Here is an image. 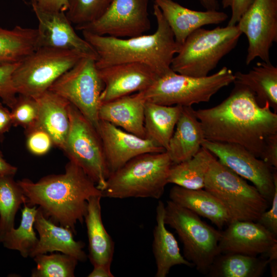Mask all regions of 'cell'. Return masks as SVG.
Wrapping results in <instances>:
<instances>
[{"label":"cell","mask_w":277,"mask_h":277,"mask_svg":"<svg viewBox=\"0 0 277 277\" xmlns=\"http://www.w3.org/2000/svg\"><path fill=\"white\" fill-rule=\"evenodd\" d=\"M219 104L195 110L205 139L240 145L260 158L268 136L277 133V113L268 103H258L253 93L238 84Z\"/></svg>","instance_id":"6da1fadb"},{"label":"cell","mask_w":277,"mask_h":277,"mask_svg":"<svg viewBox=\"0 0 277 277\" xmlns=\"http://www.w3.org/2000/svg\"><path fill=\"white\" fill-rule=\"evenodd\" d=\"M17 182L27 205H38L47 218L71 229L75 234L77 223L84 221L89 198L104 197L103 192L83 169L70 161L64 173L45 176L36 182L28 179Z\"/></svg>","instance_id":"7a4b0ae2"},{"label":"cell","mask_w":277,"mask_h":277,"mask_svg":"<svg viewBox=\"0 0 277 277\" xmlns=\"http://www.w3.org/2000/svg\"><path fill=\"white\" fill-rule=\"evenodd\" d=\"M157 23L152 34L117 38L82 31L84 38L95 51L98 69L125 63H139L149 67L160 77L171 70L172 60L180 47L173 33L157 5H153Z\"/></svg>","instance_id":"3957f363"},{"label":"cell","mask_w":277,"mask_h":277,"mask_svg":"<svg viewBox=\"0 0 277 277\" xmlns=\"http://www.w3.org/2000/svg\"><path fill=\"white\" fill-rule=\"evenodd\" d=\"M172 161L165 151L134 157L109 175L104 197L159 199L168 182Z\"/></svg>","instance_id":"277c9868"},{"label":"cell","mask_w":277,"mask_h":277,"mask_svg":"<svg viewBox=\"0 0 277 277\" xmlns=\"http://www.w3.org/2000/svg\"><path fill=\"white\" fill-rule=\"evenodd\" d=\"M242 32L238 26L199 28L191 33L173 57L171 69L192 77H205L237 45Z\"/></svg>","instance_id":"5b68a950"},{"label":"cell","mask_w":277,"mask_h":277,"mask_svg":"<svg viewBox=\"0 0 277 277\" xmlns=\"http://www.w3.org/2000/svg\"><path fill=\"white\" fill-rule=\"evenodd\" d=\"M234 80V73L227 67L212 75L200 77L179 74L171 69L140 92L146 102L192 106L208 102L214 94Z\"/></svg>","instance_id":"8992f818"},{"label":"cell","mask_w":277,"mask_h":277,"mask_svg":"<svg viewBox=\"0 0 277 277\" xmlns=\"http://www.w3.org/2000/svg\"><path fill=\"white\" fill-rule=\"evenodd\" d=\"M204 189L211 193L227 210L231 222H256L270 203L253 185L217 159L211 164Z\"/></svg>","instance_id":"52a82bcc"},{"label":"cell","mask_w":277,"mask_h":277,"mask_svg":"<svg viewBox=\"0 0 277 277\" xmlns=\"http://www.w3.org/2000/svg\"><path fill=\"white\" fill-rule=\"evenodd\" d=\"M164 222L175 230L183 246V256L197 271L207 275L219 255L221 231L202 221L200 216L171 200L165 205Z\"/></svg>","instance_id":"ba28073f"},{"label":"cell","mask_w":277,"mask_h":277,"mask_svg":"<svg viewBox=\"0 0 277 277\" xmlns=\"http://www.w3.org/2000/svg\"><path fill=\"white\" fill-rule=\"evenodd\" d=\"M84 56L73 50L38 48L18 63L12 75L14 87L17 94L35 98Z\"/></svg>","instance_id":"9c48e42d"},{"label":"cell","mask_w":277,"mask_h":277,"mask_svg":"<svg viewBox=\"0 0 277 277\" xmlns=\"http://www.w3.org/2000/svg\"><path fill=\"white\" fill-rule=\"evenodd\" d=\"M69 113L70 126L63 151L103 192L109 173L100 137L93 125L71 104Z\"/></svg>","instance_id":"30bf717a"},{"label":"cell","mask_w":277,"mask_h":277,"mask_svg":"<svg viewBox=\"0 0 277 277\" xmlns=\"http://www.w3.org/2000/svg\"><path fill=\"white\" fill-rule=\"evenodd\" d=\"M104 86L96 60L84 56L60 76L48 90L75 106L96 129Z\"/></svg>","instance_id":"8fae6325"},{"label":"cell","mask_w":277,"mask_h":277,"mask_svg":"<svg viewBox=\"0 0 277 277\" xmlns=\"http://www.w3.org/2000/svg\"><path fill=\"white\" fill-rule=\"evenodd\" d=\"M202 147L209 150L223 165L251 182L271 203L277 187L276 169L270 167L262 160L238 144L205 139Z\"/></svg>","instance_id":"7c38bea8"},{"label":"cell","mask_w":277,"mask_h":277,"mask_svg":"<svg viewBox=\"0 0 277 277\" xmlns=\"http://www.w3.org/2000/svg\"><path fill=\"white\" fill-rule=\"evenodd\" d=\"M149 0H113L104 13L91 23L77 26L76 30L117 38L144 34L151 28Z\"/></svg>","instance_id":"4fadbf2b"},{"label":"cell","mask_w":277,"mask_h":277,"mask_svg":"<svg viewBox=\"0 0 277 277\" xmlns=\"http://www.w3.org/2000/svg\"><path fill=\"white\" fill-rule=\"evenodd\" d=\"M236 25L248 41L246 64L255 58L270 61V49L277 41V0H253Z\"/></svg>","instance_id":"5bb4252c"},{"label":"cell","mask_w":277,"mask_h":277,"mask_svg":"<svg viewBox=\"0 0 277 277\" xmlns=\"http://www.w3.org/2000/svg\"><path fill=\"white\" fill-rule=\"evenodd\" d=\"M31 4L38 24L37 49L50 47L73 50L97 60L93 48L77 34L65 12L43 9L35 0H31Z\"/></svg>","instance_id":"9a60e30c"},{"label":"cell","mask_w":277,"mask_h":277,"mask_svg":"<svg viewBox=\"0 0 277 277\" xmlns=\"http://www.w3.org/2000/svg\"><path fill=\"white\" fill-rule=\"evenodd\" d=\"M96 130L109 175L139 155L166 151L152 141L128 132L107 121L100 120Z\"/></svg>","instance_id":"2e32d148"},{"label":"cell","mask_w":277,"mask_h":277,"mask_svg":"<svg viewBox=\"0 0 277 277\" xmlns=\"http://www.w3.org/2000/svg\"><path fill=\"white\" fill-rule=\"evenodd\" d=\"M98 70L104 86L101 103L144 91L159 77L149 67L139 63L118 64Z\"/></svg>","instance_id":"e0dca14e"},{"label":"cell","mask_w":277,"mask_h":277,"mask_svg":"<svg viewBox=\"0 0 277 277\" xmlns=\"http://www.w3.org/2000/svg\"><path fill=\"white\" fill-rule=\"evenodd\" d=\"M221 231L219 253H240L266 256L277 244L276 236L256 222L234 221Z\"/></svg>","instance_id":"ac0fdd59"},{"label":"cell","mask_w":277,"mask_h":277,"mask_svg":"<svg viewBox=\"0 0 277 277\" xmlns=\"http://www.w3.org/2000/svg\"><path fill=\"white\" fill-rule=\"evenodd\" d=\"M171 28L180 47L193 31L202 27L219 24L228 18L218 10L195 11L184 7L172 0H154Z\"/></svg>","instance_id":"d6986e66"},{"label":"cell","mask_w":277,"mask_h":277,"mask_svg":"<svg viewBox=\"0 0 277 277\" xmlns=\"http://www.w3.org/2000/svg\"><path fill=\"white\" fill-rule=\"evenodd\" d=\"M34 228L37 231L39 238L30 257L33 258L38 254L59 251L75 258L78 262L87 260V255L83 250L85 244L74 240L75 234L71 229L58 225L47 218L39 207Z\"/></svg>","instance_id":"ffe728a7"},{"label":"cell","mask_w":277,"mask_h":277,"mask_svg":"<svg viewBox=\"0 0 277 277\" xmlns=\"http://www.w3.org/2000/svg\"><path fill=\"white\" fill-rule=\"evenodd\" d=\"M145 103L140 92L101 103L98 113L99 120L108 122L128 132L146 138Z\"/></svg>","instance_id":"44dd1931"},{"label":"cell","mask_w":277,"mask_h":277,"mask_svg":"<svg viewBox=\"0 0 277 277\" xmlns=\"http://www.w3.org/2000/svg\"><path fill=\"white\" fill-rule=\"evenodd\" d=\"M205 139L201 124L192 106H183L166 151L172 164L191 159L202 147Z\"/></svg>","instance_id":"7402d4cb"},{"label":"cell","mask_w":277,"mask_h":277,"mask_svg":"<svg viewBox=\"0 0 277 277\" xmlns=\"http://www.w3.org/2000/svg\"><path fill=\"white\" fill-rule=\"evenodd\" d=\"M102 197L95 195L89 198L84 221L89 242L88 257L91 264L93 266H101L110 269L114 243L102 221L101 205Z\"/></svg>","instance_id":"603a6c76"},{"label":"cell","mask_w":277,"mask_h":277,"mask_svg":"<svg viewBox=\"0 0 277 277\" xmlns=\"http://www.w3.org/2000/svg\"><path fill=\"white\" fill-rule=\"evenodd\" d=\"M164 213L165 204L159 201L156 208V223L153 230L152 243V251L156 265V277H166L170 269L175 265L194 267L181 254L175 238L166 228Z\"/></svg>","instance_id":"cb8c5ba5"},{"label":"cell","mask_w":277,"mask_h":277,"mask_svg":"<svg viewBox=\"0 0 277 277\" xmlns=\"http://www.w3.org/2000/svg\"><path fill=\"white\" fill-rule=\"evenodd\" d=\"M35 99L39 106L37 124L50 134L54 146L63 151L70 126V103L49 90Z\"/></svg>","instance_id":"d4e9b609"},{"label":"cell","mask_w":277,"mask_h":277,"mask_svg":"<svg viewBox=\"0 0 277 277\" xmlns=\"http://www.w3.org/2000/svg\"><path fill=\"white\" fill-rule=\"evenodd\" d=\"M170 200L209 220L220 229L230 223L223 205L205 189H188L174 185L169 192Z\"/></svg>","instance_id":"484cf974"},{"label":"cell","mask_w":277,"mask_h":277,"mask_svg":"<svg viewBox=\"0 0 277 277\" xmlns=\"http://www.w3.org/2000/svg\"><path fill=\"white\" fill-rule=\"evenodd\" d=\"M234 84L247 87L255 95L261 106L268 103L277 113V67L271 62H258L247 73H234Z\"/></svg>","instance_id":"4316f807"},{"label":"cell","mask_w":277,"mask_h":277,"mask_svg":"<svg viewBox=\"0 0 277 277\" xmlns=\"http://www.w3.org/2000/svg\"><path fill=\"white\" fill-rule=\"evenodd\" d=\"M180 105L166 106L146 102L144 127L146 137L167 150L182 112Z\"/></svg>","instance_id":"83f0119b"},{"label":"cell","mask_w":277,"mask_h":277,"mask_svg":"<svg viewBox=\"0 0 277 277\" xmlns=\"http://www.w3.org/2000/svg\"><path fill=\"white\" fill-rule=\"evenodd\" d=\"M268 259L240 253H222L213 261L207 274L210 277H260L267 265Z\"/></svg>","instance_id":"f1b7e54d"},{"label":"cell","mask_w":277,"mask_h":277,"mask_svg":"<svg viewBox=\"0 0 277 277\" xmlns=\"http://www.w3.org/2000/svg\"><path fill=\"white\" fill-rule=\"evenodd\" d=\"M216 159L202 147L191 159L172 164L168 182L188 189H204L206 175L212 162Z\"/></svg>","instance_id":"f546056e"},{"label":"cell","mask_w":277,"mask_h":277,"mask_svg":"<svg viewBox=\"0 0 277 277\" xmlns=\"http://www.w3.org/2000/svg\"><path fill=\"white\" fill-rule=\"evenodd\" d=\"M37 29L0 27V65L18 63L36 49Z\"/></svg>","instance_id":"4dcf8cb0"},{"label":"cell","mask_w":277,"mask_h":277,"mask_svg":"<svg viewBox=\"0 0 277 277\" xmlns=\"http://www.w3.org/2000/svg\"><path fill=\"white\" fill-rule=\"evenodd\" d=\"M22 209V218L18 228H13L3 238L1 243L9 249L17 250L25 258L30 257L36 246L38 238L34 230V223L37 208L25 203Z\"/></svg>","instance_id":"1f68e13d"},{"label":"cell","mask_w":277,"mask_h":277,"mask_svg":"<svg viewBox=\"0 0 277 277\" xmlns=\"http://www.w3.org/2000/svg\"><path fill=\"white\" fill-rule=\"evenodd\" d=\"M27 199L14 176L0 175V237L14 227L15 215Z\"/></svg>","instance_id":"d6a6232c"},{"label":"cell","mask_w":277,"mask_h":277,"mask_svg":"<svg viewBox=\"0 0 277 277\" xmlns=\"http://www.w3.org/2000/svg\"><path fill=\"white\" fill-rule=\"evenodd\" d=\"M36 266L31 272L32 277H73L78 261L63 253L41 254L34 256Z\"/></svg>","instance_id":"836d02e7"},{"label":"cell","mask_w":277,"mask_h":277,"mask_svg":"<svg viewBox=\"0 0 277 277\" xmlns=\"http://www.w3.org/2000/svg\"><path fill=\"white\" fill-rule=\"evenodd\" d=\"M113 0H68L65 12L71 24L85 25L98 18L107 10Z\"/></svg>","instance_id":"e575fe53"},{"label":"cell","mask_w":277,"mask_h":277,"mask_svg":"<svg viewBox=\"0 0 277 277\" xmlns=\"http://www.w3.org/2000/svg\"><path fill=\"white\" fill-rule=\"evenodd\" d=\"M10 112L14 126L26 130L38 123L39 106L35 98L18 94Z\"/></svg>","instance_id":"d590c367"},{"label":"cell","mask_w":277,"mask_h":277,"mask_svg":"<svg viewBox=\"0 0 277 277\" xmlns=\"http://www.w3.org/2000/svg\"><path fill=\"white\" fill-rule=\"evenodd\" d=\"M25 134L27 148L34 155H44L54 146L50 134L38 124L25 130Z\"/></svg>","instance_id":"8d00e7d4"},{"label":"cell","mask_w":277,"mask_h":277,"mask_svg":"<svg viewBox=\"0 0 277 277\" xmlns=\"http://www.w3.org/2000/svg\"><path fill=\"white\" fill-rule=\"evenodd\" d=\"M18 63L0 65V98L10 109L17 99L12 75Z\"/></svg>","instance_id":"74e56055"},{"label":"cell","mask_w":277,"mask_h":277,"mask_svg":"<svg viewBox=\"0 0 277 277\" xmlns=\"http://www.w3.org/2000/svg\"><path fill=\"white\" fill-rule=\"evenodd\" d=\"M271 206L269 210L263 212L256 221L270 232L277 235V187L271 201Z\"/></svg>","instance_id":"f35d334b"},{"label":"cell","mask_w":277,"mask_h":277,"mask_svg":"<svg viewBox=\"0 0 277 277\" xmlns=\"http://www.w3.org/2000/svg\"><path fill=\"white\" fill-rule=\"evenodd\" d=\"M253 1V0H222L223 8L230 7L231 10V16L227 25H236Z\"/></svg>","instance_id":"ab89813d"},{"label":"cell","mask_w":277,"mask_h":277,"mask_svg":"<svg viewBox=\"0 0 277 277\" xmlns=\"http://www.w3.org/2000/svg\"><path fill=\"white\" fill-rule=\"evenodd\" d=\"M260 159L270 167L277 168V133L267 137Z\"/></svg>","instance_id":"60d3db41"},{"label":"cell","mask_w":277,"mask_h":277,"mask_svg":"<svg viewBox=\"0 0 277 277\" xmlns=\"http://www.w3.org/2000/svg\"><path fill=\"white\" fill-rule=\"evenodd\" d=\"M12 126L10 111L0 103V143L3 141L5 134Z\"/></svg>","instance_id":"b9f144b4"},{"label":"cell","mask_w":277,"mask_h":277,"mask_svg":"<svg viewBox=\"0 0 277 277\" xmlns=\"http://www.w3.org/2000/svg\"><path fill=\"white\" fill-rule=\"evenodd\" d=\"M42 9L52 11L66 12L68 8V0H35Z\"/></svg>","instance_id":"7bdbcfd3"},{"label":"cell","mask_w":277,"mask_h":277,"mask_svg":"<svg viewBox=\"0 0 277 277\" xmlns=\"http://www.w3.org/2000/svg\"><path fill=\"white\" fill-rule=\"evenodd\" d=\"M17 171V168L7 162L0 150V175L14 176Z\"/></svg>","instance_id":"ee69618b"},{"label":"cell","mask_w":277,"mask_h":277,"mask_svg":"<svg viewBox=\"0 0 277 277\" xmlns=\"http://www.w3.org/2000/svg\"><path fill=\"white\" fill-rule=\"evenodd\" d=\"M88 277H113L111 270L101 266H93L92 271L88 274Z\"/></svg>","instance_id":"f6af8a7d"},{"label":"cell","mask_w":277,"mask_h":277,"mask_svg":"<svg viewBox=\"0 0 277 277\" xmlns=\"http://www.w3.org/2000/svg\"><path fill=\"white\" fill-rule=\"evenodd\" d=\"M206 10H218L219 4L217 0H199Z\"/></svg>","instance_id":"bcb514c9"},{"label":"cell","mask_w":277,"mask_h":277,"mask_svg":"<svg viewBox=\"0 0 277 277\" xmlns=\"http://www.w3.org/2000/svg\"><path fill=\"white\" fill-rule=\"evenodd\" d=\"M269 264H270L271 275L272 277L277 276V263L276 260L270 261Z\"/></svg>","instance_id":"7dc6e473"},{"label":"cell","mask_w":277,"mask_h":277,"mask_svg":"<svg viewBox=\"0 0 277 277\" xmlns=\"http://www.w3.org/2000/svg\"><path fill=\"white\" fill-rule=\"evenodd\" d=\"M1 243V237H0V243Z\"/></svg>","instance_id":"c3c4849f"}]
</instances>
